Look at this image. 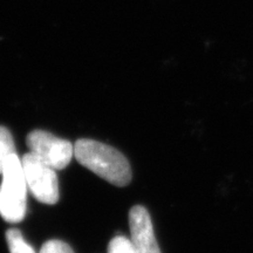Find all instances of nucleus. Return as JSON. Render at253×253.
I'll use <instances>...</instances> for the list:
<instances>
[{
	"label": "nucleus",
	"mask_w": 253,
	"mask_h": 253,
	"mask_svg": "<svg viewBox=\"0 0 253 253\" xmlns=\"http://www.w3.org/2000/svg\"><path fill=\"white\" fill-rule=\"evenodd\" d=\"M74 156L81 166L114 185L126 186L131 181V168L128 160L108 144L80 138L74 144Z\"/></svg>",
	"instance_id": "obj_1"
},
{
	"label": "nucleus",
	"mask_w": 253,
	"mask_h": 253,
	"mask_svg": "<svg viewBox=\"0 0 253 253\" xmlns=\"http://www.w3.org/2000/svg\"><path fill=\"white\" fill-rule=\"evenodd\" d=\"M0 185V216L7 223L17 224L26 216L27 184L23 163L19 156L12 154L2 168Z\"/></svg>",
	"instance_id": "obj_2"
},
{
	"label": "nucleus",
	"mask_w": 253,
	"mask_h": 253,
	"mask_svg": "<svg viewBox=\"0 0 253 253\" xmlns=\"http://www.w3.org/2000/svg\"><path fill=\"white\" fill-rule=\"evenodd\" d=\"M27 189L40 203L53 205L59 201V182L55 169L32 153L21 158Z\"/></svg>",
	"instance_id": "obj_3"
},
{
	"label": "nucleus",
	"mask_w": 253,
	"mask_h": 253,
	"mask_svg": "<svg viewBox=\"0 0 253 253\" xmlns=\"http://www.w3.org/2000/svg\"><path fill=\"white\" fill-rule=\"evenodd\" d=\"M26 143L30 153L55 170L67 167L74 156V145L71 142L45 130L31 131Z\"/></svg>",
	"instance_id": "obj_4"
},
{
	"label": "nucleus",
	"mask_w": 253,
	"mask_h": 253,
	"mask_svg": "<svg viewBox=\"0 0 253 253\" xmlns=\"http://www.w3.org/2000/svg\"><path fill=\"white\" fill-rule=\"evenodd\" d=\"M129 227L131 243L137 253H162L155 238L150 214L144 207L135 205L130 209Z\"/></svg>",
	"instance_id": "obj_5"
},
{
	"label": "nucleus",
	"mask_w": 253,
	"mask_h": 253,
	"mask_svg": "<svg viewBox=\"0 0 253 253\" xmlns=\"http://www.w3.org/2000/svg\"><path fill=\"white\" fill-rule=\"evenodd\" d=\"M6 240L9 253H36L34 249L24 239L23 233L18 229L6 231Z\"/></svg>",
	"instance_id": "obj_6"
},
{
	"label": "nucleus",
	"mask_w": 253,
	"mask_h": 253,
	"mask_svg": "<svg viewBox=\"0 0 253 253\" xmlns=\"http://www.w3.org/2000/svg\"><path fill=\"white\" fill-rule=\"evenodd\" d=\"M15 153L17 151L11 131L5 126H0V175L2 173V168L7 158Z\"/></svg>",
	"instance_id": "obj_7"
},
{
	"label": "nucleus",
	"mask_w": 253,
	"mask_h": 253,
	"mask_svg": "<svg viewBox=\"0 0 253 253\" xmlns=\"http://www.w3.org/2000/svg\"><path fill=\"white\" fill-rule=\"evenodd\" d=\"M108 253H137L132 245L131 240L125 236H116L110 240L108 245Z\"/></svg>",
	"instance_id": "obj_8"
},
{
	"label": "nucleus",
	"mask_w": 253,
	"mask_h": 253,
	"mask_svg": "<svg viewBox=\"0 0 253 253\" xmlns=\"http://www.w3.org/2000/svg\"><path fill=\"white\" fill-rule=\"evenodd\" d=\"M40 253H74L67 243L62 240L53 239L46 242L40 250Z\"/></svg>",
	"instance_id": "obj_9"
}]
</instances>
